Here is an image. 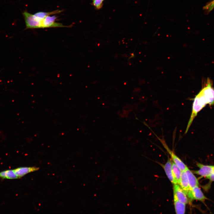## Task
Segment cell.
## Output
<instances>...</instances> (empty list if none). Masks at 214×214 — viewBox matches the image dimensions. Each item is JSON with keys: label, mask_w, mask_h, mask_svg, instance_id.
Listing matches in <instances>:
<instances>
[{"label": "cell", "mask_w": 214, "mask_h": 214, "mask_svg": "<svg viewBox=\"0 0 214 214\" xmlns=\"http://www.w3.org/2000/svg\"><path fill=\"white\" fill-rule=\"evenodd\" d=\"M207 104L214 105V88L209 78L204 81L201 89L193 99L191 112L185 134L188 132L198 113Z\"/></svg>", "instance_id": "1"}, {"label": "cell", "mask_w": 214, "mask_h": 214, "mask_svg": "<svg viewBox=\"0 0 214 214\" xmlns=\"http://www.w3.org/2000/svg\"><path fill=\"white\" fill-rule=\"evenodd\" d=\"M26 26V29L41 28V20L27 11L22 12Z\"/></svg>", "instance_id": "2"}, {"label": "cell", "mask_w": 214, "mask_h": 214, "mask_svg": "<svg viewBox=\"0 0 214 214\" xmlns=\"http://www.w3.org/2000/svg\"><path fill=\"white\" fill-rule=\"evenodd\" d=\"M159 140L163 144L164 147L171 156L172 161L177 165L182 171H185L188 167L167 146L165 141L162 139L158 138Z\"/></svg>", "instance_id": "3"}, {"label": "cell", "mask_w": 214, "mask_h": 214, "mask_svg": "<svg viewBox=\"0 0 214 214\" xmlns=\"http://www.w3.org/2000/svg\"><path fill=\"white\" fill-rule=\"evenodd\" d=\"M57 18L56 15H49L41 20V28L69 27V26H64L62 23L56 22Z\"/></svg>", "instance_id": "4"}, {"label": "cell", "mask_w": 214, "mask_h": 214, "mask_svg": "<svg viewBox=\"0 0 214 214\" xmlns=\"http://www.w3.org/2000/svg\"><path fill=\"white\" fill-rule=\"evenodd\" d=\"M187 195L191 201L196 200L204 202L205 199H207L199 188L198 185L194 187L191 190H189Z\"/></svg>", "instance_id": "5"}, {"label": "cell", "mask_w": 214, "mask_h": 214, "mask_svg": "<svg viewBox=\"0 0 214 214\" xmlns=\"http://www.w3.org/2000/svg\"><path fill=\"white\" fill-rule=\"evenodd\" d=\"M173 191L174 194L179 201L185 204L188 203V200L187 194L178 184H174Z\"/></svg>", "instance_id": "6"}, {"label": "cell", "mask_w": 214, "mask_h": 214, "mask_svg": "<svg viewBox=\"0 0 214 214\" xmlns=\"http://www.w3.org/2000/svg\"><path fill=\"white\" fill-rule=\"evenodd\" d=\"M197 165L199 169L194 171V173L207 178L210 174L214 167V166L204 165L200 163H197Z\"/></svg>", "instance_id": "7"}, {"label": "cell", "mask_w": 214, "mask_h": 214, "mask_svg": "<svg viewBox=\"0 0 214 214\" xmlns=\"http://www.w3.org/2000/svg\"><path fill=\"white\" fill-rule=\"evenodd\" d=\"M39 169L38 167L35 166L23 167L16 168L13 170L18 178H20L29 173L37 171Z\"/></svg>", "instance_id": "8"}, {"label": "cell", "mask_w": 214, "mask_h": 214, "mask_svg": "<svg viewBox=\"0 0 214 214\" xmlns=\"http://www.w3.org/2000/svg\"><path fill=\"white\" fill-rule=\"evenodd\" d=\"M172 161L169 158L167 162L164 165H162L165 173L168 178L170 181L173 184H177L174 179L172 171Z\"/></svg>", "instance_id": "9"}, {"label": "cell", "mask_w": 214, "mask_h": 214, "mask_svg": "<svg viewBox=\"0 0 214 214\" xmlns=\"http://www.w3.org/2000/svg\"><path fill=\"white\" fill-rule=\"evenodd\" d=\"M179 185L187 195L189 190V185L187 176L185 171H182Z\"/></svg>", "instance_id": "10"}, {"label": "cell", "mask_w": 214, "mask_h": 214, "mask_svg": "<svg viewBox=\"0 0 214 214\" xmlns=\"http://www.w3.org/2000/svg\"><path fill=\"white\" fill-rule=\"evenodd\" d=\"M185 171L189 182V190H190L194 187L198 185L199 182L197 178L188 168L185 170Z\"/></svg>", "instance_id": "11"}, {"label": "cell", "mask_w": 214, "mask_h": 214, "mask_svg": "<svg viewBox=\"0 0 214 214\" xmlns=\"http://www.w3.org/2000/svg\"><path fill=\"white\" fill-rule=\"evenodd\" d=\"M174 208L176 214H184L185 211V204L179 201L174 194Z\"/></svg>", "instance_id": "12"}, {"label": "cell", "mask_w": 214, "mask_h": 214, "mask_svg": "<svg viewBox=\"0 0 214 214\" xmlns=\"http://www.w3.org/2000/svg\"><path fill=\"white\" fill-rule=\"evenodd\" d=\"M172 168L173 176L177 184H179L180 182L182 171L172 161Z\"/></svg>", "instance_id": "13"}, {"label": "cell", "mask_w": 214, "mask_h": 214, "mask_svg": "<svg viewBox=\"0 0 214 214\" xmlns=\"http://www.w3.org/2000/svg\"><path fill=\"white\" fill-rule=\"evenodd\" d=\"M0 178L14 179L18 178L12 169L7 170L0 172Z\"/></svg>", "instance_id": "14"}, {"label": "cell", "mask_w": 214, "mask_h": 214, "mask_svg": "<svg viewBox=\"0 0 214 214\" xmlns=\"http://www.w3.org/2000/svg\"><path fill=\"white\" fill-rule=\"evenodd\" d=\"M63 11V10H57L50 12L40 11L34 14V15L40 20H42L47 16L57 14Z\"/></svg>", "instance_id": "15"}, {"label": "cell", "mask_w": 214, "mask_h": 214, "mask_svg": "<svg viewBox=\"0 0 214 214\" xmlns=\"http://www.w3.org/2000/svg\"><path fill=\"white\" fill-rule=\"evenodd\" d=\"M214 8V0L207 4L203 8L204 9L207 11L210 12Z\"/></svg>", "instance_id": "16"}, {"label": "cell", "mask_w": 214, "mask_h": 214, "mask_svg": "<svg viewBox=\"0 0 214 214\" xmlns=\"http://www.w3.org/2000/svg\"><path fill=\"white\" fill-rule=\"evenodd\" d=\"M104 0H93V4L97 9H100L102 6Z\"/></svg>", "instance_id": "17"}, {"label": "cell", "mask_w": 214, "mask_h": 214, "mask_svg": "<svg viewBox=\"0 0 214 214\" xmlns=\"http://www.w3.org/2000/svg\"><path fill=\"white\" fill-rule=\"evenodd\" d=\"M207 179H209L211 181H214V167L212 173L210 176L207 177Z\"/></svg>", "instance_id": "18"}]
</instances>
